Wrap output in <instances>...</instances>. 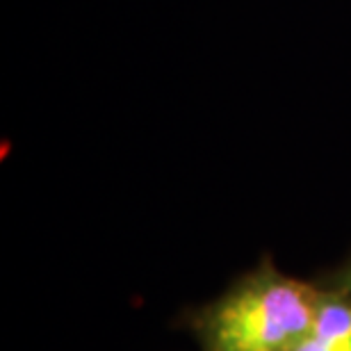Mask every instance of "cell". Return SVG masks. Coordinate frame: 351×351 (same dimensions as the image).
I'll return each mask as SVG.
<instances>
[{"instance_id":"obj_1","label":"cell","mask_w":351,"mask_h":351,"mask_svg":"<svg viewBox=\"0 0 351 351\" xmlns=\"http://www.w3.org/2000/svg\"><path fill=\"white\" fill-rule=\"evenodd\" d=\"M317 280H301L263 256L226 290L185 313L199 351H297L313 331Z\"/></svg>"},{"instance_id":"obj_2","label":"cell","mask_w":351,"mask_h":351,"mask_svg":"<svg viewBox=\"0 0 351 351\" xmlns=\"http://www.w3.org/2000/svg\"><path fill=\"white\" fill-rule=\"evenodd\" d=\"M319 290L313 331L297 351H351V297L324 285Z\"/></svg>"},{"instance_id":"obj_3","label":"cell","mask_w":351,"mask_h":351,"mask_svg":"<svg viewBox=\"0 0 351 351\" xmlns=\"http://www.w3.org/2000/svg\"><path fill=\"white\" fill-rule=\"evenodd\" d=\"M319 285L324 287H333V290H340L351 297V254L342 261L338 267H333V269L324 271L322 276L315 278Z\"/></svg>"}]
</instances>
